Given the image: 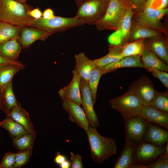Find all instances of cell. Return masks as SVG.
<instances>
[{"instance_id": "obj_36", "label": "cell", "mask_w": 168, "mask_h": 168, "mask_svg": "<svg viewBox=\"0 0 168 168\" xmlns=\"http://www.w3.org/2000/svg\"><path fill=\"white\" fill-rule=\"evenodd\" d=\"M155 77L159 79L164 86L168 89V73L166 72L152 68L146 69Z\"/></svg>"}, {"instance_id": "obj_50", "label": "cell", "mask_w": 168, "mask_h": 168, "mask_svg": "<svg viewBox=\"0 0 168 168\" xmlns=\"http://www.w3.org/2000/svg\"><path fill=\"white\" fill-rule=\"evenodd\" d=\"M16 1L20 2L21 3L25 4L26 3L27 0H14Z\"/></svg>"}, {"instance_id": "obj_28", "label": "cell", "mask_w": 168, "mask_h": 168, "mask_svg": "<svg viewBox=\"0 0 168 168\" xmlns=\"http://www.w3.org/2000/svg\"><path fill=\"white\" fill-rule=\"evenodd\" d=\"M133 14L132 8L130 6L125 10L118 27L115 30L120 36L123 41L129 34Z\"/></svg>"}, {"instance_id": "obj_7", "label": "cell", "mask_w": 168, "mask_h": 168, "mask_svg": "<svg viewBox=\"0 0 168 168\" xmlns=\"http://www.w3.org/2000/svg\"><path fill=\"white\" fill-rule=\"evenodd\" d=\"M128 90L132 92L144 106H151L156 90L151 81L143 76L133 82Z\"/></svg>"}, {"instance_id": "obj_30", "label": "cell", "mask_w": 168, "mask_h": 168, "mask_svg": "<svg viewBox=\"0 0 168 168\" xmlns=\"http://www.w3.org/2000/svg\"><path fill=\"white\" fill-rule=\"evenodd\" d=\"M145 48L143 40H138L122 46L121 54L123 58L130 56H141Z\"/></svg>"}, {"instance_id": "obj_33", "label": "cell", "mask_w": 168, "mask_h": 168, "mask_svg": "<svg viewBox=\"0 0 168 168\" xmlns=\"http://www.w3.org/2000/svg\"><path fill=\"white\" fill-rule=\"evenodd\" d=\"M35 137L27 133L19 137L12 138L14 147L18 151L32 148Z\"/></svg>"}, {"instance_id": "obj_19", "label": "cell", "mask_w": 168, "mask_h": 168, "mask_svg": "<svg viewBox=\"0 0 168 168\" xmlns=\"http://www.w3.org/2000/svg\"><path fill=\"white\" fill-rule=\"evenodd\" d=\"M143 139L152 143L162 146L168 142V132L156 126L152 125L146 131Z\"/></svg>"}, {"instance_id": "obj_47", "label": "cell", "mask_w": 168, "mask_h": 168, "mask_svg": "<svg viewBox=\"0 0 168 168\" xmlns=\"http://www.w3.org/2000/svg\"><path fill=\"white\" fill-rule=\"evenodd\" d=\"M148 165H142L140 164H132L129 168H148Z\"/></svg>"}, {"instance_id": "obj_39", "label": "cell", "mask_w": 168, "mask_h": 168, "mask_svg": "<svg viewBox=\"0 0 168 168\" xmlns=\"http://www.w3.org/2000/svg\"><path fill=\"white\" fill-rule=\"evenodd\" d=\"M168 2V0H149L146 2V6L154 9H162L166 8Z\"/></svg>"}, {"instance_id": "obj_23", "label": "cell", "mask_w": 168, "mask_h": 168, "mask_svg": "<svg viewBox=\"0 0 168 168\" xmlns=\"http://www.w3.org/2000/svg\"><path fill=\"white\" fill-rule=\"evenodd\" d=\"M25 68L24 64H6L0 65V89L2 90L14 75Z\"/></svg>"}, {"instance_id": "obj_4", "label": "cell", "mask_w": 168, "mask_h": 168, "mask_svg": "<svg viewBox=\"0 0 168 168\" xmlns=\"http://www.w3.org/2000/svg\"><path fill=\"white\" fill-rule=\"evenodd\" d=\"M128 0H109L104 14L95 24L99 30H116L126 9L130 7Z\"/></svg>"}, {"instance_id": "obj_32", "label": "cell", "mask_w": 168, "mask_h": 168, "mask_svg": "<svg viewBox=\"0 0 168 168\" xmlns=\"http://www.w3.org/2000/svg\"><path fill=\"white\" fill-rule=\"evenodd\" d=\"M146 48L154 53L160 59L166 64H168V52L167 45L160 40L153 41Z\"/></svg>"}, {"instance_id": "obj_14", "label": "cell", "mask_w": 168, "mask_h": 168, "mask_svg": "<svg viewBox=\"0 0 168 168\" xmlns=\"http://www.w3.org/2000/svg\"><path fill=\"white\" fill-rule=\"evenodd\" d=\"M145 120L168 129V113L152 106L143 105L139 115Z\"/></svg>"}, {"instance_id": "obj_42", "label": "cell", "mask_w": 168, "mask_h": 168, "mask_svg": "<svg viewBox=\"0 0 168 168\" xmlns=\"http://www.w3.org/2000/svg\"><path fill=\"white\" fill-rule=\"evenodd\" d=\"M132 8L139 9L144 4L146 0H128Z\"/></svg>"}, {"instance_id": "obj_45", "label": "cell", "mask_w": 168, "mask_h": 168, "mask_svg": "<svg viewBox=\"0 0 168 168\" xmlns=\"http://www.w3.org/2000/svg\"><path fill=\"white\" fill-rule=\"evenodd\" d=\"M9 63L22 64L23 63L20 61L14 62L7 60L0 55V65Z\"/></svg>"}, {"instance_id": "obj_18", "label": "cell", "mask_w": 168, "mask_h": 168, "mask_svg": "<svg viewBox=\"0 0 168 168\" xmlns=\"http://www.w3.org/2000/svg\"><path fill=\"white\" fill-rule=\"evenodd\" d=\"M141 55L130 56L125 57L116 62L101 67L104 74L123 68H143Z\"/></svg>"}, {"instance_id": "obj_38", "label": "cell", "mask_w": 168, "mask_h": 168, "mask_svg": "<svg viewBox=\"0 0 168 168\" xmlns=\"http://www.w3.org/2000/svg\"><path fill=\"white\" fill-rule=\"evenodd\" d=\"M160 158L154 162L148 165L150 168H168V155L164 153L160 155Z\"/></svg>"}, {"instance_id": "obj_43", "label": "cell", "mask_w": 168, "mask_h": 168, "mask_svg": "<svg viewBox=\"0 0 168 168\" xmlns=\"http://www.w3.org/2000/svg\"><path fill=\"white\" fill-rule=\"evenodd\" d=\"M67 159L66 157L64 155L57 152L54 158L55 162L59 166L63 162Z\"/></svg>"}, {"instance_id": "obj_41", "label": "cell", "mask_w": 168, "mask_h": 168, "mask_svg": "<svg viewBox=\"0 0 168 168\" xmlns=\"http://www.w3.org/2000/svg\"><path fill=\"white\" fill-rule=\"evenodd\" d=\"M28 14L33 19H38L42 17V13L38 7H37L30 10Z\"/></svg>"}, {"instance_id": "obj_27", "label": "cell", "mask_w": 168, "mask_h": 168, "mask_svg": "<svg viewBox=\"0 0 168 168\" xmlns=\"http://www.w3.org/2000/svg\"><path fill=\"white\" fill-rule=\"evenodd\" d=\"M0 126L7 131L11 138H17L29 133L9 116H6L5 119L0 122Z\"/></svg>"}, {"instance_id": "obj_40", "label": "cell", "mask_w": 168, "mask_h": 168, "mask_svg": "<svg viewBox=\"0 0 168 168\" xmlns=\"http://www.w3.org/2000/svg\"><path fill=\"white\" fill-rule=\"evenodd\" d=\"M70 159L71 161L72 168H82L84 167L82 161V157L78 154H74L70 152Z\"/></svg>"}, {"instance_id": "obj_20", "label": "cell", "mask_w": 168, "mask_h": 168, "mask_svg": "<svg viewBox=\"0 0 168 168\" xmlns=\"http://www.w3.org/2000/svg\"><path fill=\"white\" fill-rule=\"evenodd\" d=\"M22 49L17 40L12 39L0 44V55L7 60L18 61V57Z\"/></svg>"}, {"instance_id": "obj_22", "label": "cell", "mask_w": 168, "mask_h": 168, "mask_svg": "<svg viewBox=\"0 0 168 168\" xmlns=\"http://www.w3.org/2000/svg\"><path fill=\"white\" fill-rule=\"evenodd\" d=\"M135 143L126 141L123 150L118 156L113 168H129L132 164L134 163L133 153Z\"/></svg>"}, {"instance_id": "obj_9", "label": "cell", "mask_w": 168, "mask_h": 168, "mask_svg": "<svg viewBox=\"0 0 168 168\" xmlns=\"http://www.w3.org/2000/svg\"><path fill=\"white\" fill-rule=\"evenodd\" d=\"M81 105L90 126L97 128L100 125L96 114L94 110L91 93L88 82L81 78L80 81Z\"/></svg>"}, {"instance_id": "obj_31", "label": "cell", "mask_w": 168, "mask_h": 168, "mask_svg": "<svg viewBox=\"0 0 168 168\" xmlns=\"http://www.w3.org/2000/svg\"><path fill=\"white\" fill-rule=\"evenodd\" d=\"M160 35L159 32L138 23L132 32L131 36L133 40H137L145 38L157 37Z\"/></svg>"}, {"instance_id": "obj_51", "label": "cell", "mask_w": 168, "mask_h": 168, "mask_svg": "<svg viewBox=\"0 0 168 168\" xmlns=\"http://www.w3.org/2000/svg\"><path fill=\"white\" fill-rule=\"evenodd\" d=\"M76 4L84 0H74Z\"/></svg>"}, {"instance_id": "obj_17", "label": "cell", "mask_w": 168, "mask_h": 168, "mask_svg": "<svg viewBox=\"0 0 168 168\" xmlns=\"http://www.w3.org/2000/svg\"><path fill=\"white\" fill-rule=\"evenodd\" d=\"M8 116L21 125L28 133L36 137V133L29 114L21 107L19 103L12 110Z\"/></svg>"}, {"instance_id": "obj_25", "label": "cell", "mask_w": 168, "mask_h": 168, "mask_svg": "<svg viewBox=\"0 0 168 168\" xmlns=\"http://www.w3.org/2000/svg\"><path fill=\"white\" fill-rule=\"evenodd\" d=\"M23 27L0 21V44L13 39L18 40Z\"/></svg>"}, {"instance_id": "obj_15", "label": "cell", "mask_w": 168, "mask_h": 168, "mask_svg": "<svg viewBox=\"0 0 168 168\" xmlns=\"http://www.w3.org/2000/svg\"><path fill=\"white\" fill-rule=\"evenodd\" d=\"M164 151L165 147L144 142L140 144L138 147L135 157L140 161H149L160 156L164 152Z\"/></svg>"}, {"instance_id": "obj_44", "label": "cell", "mask_w": 168, "mask_h": 168, "mask_svg": "<svg viewBox=\"0 0 168 168\" xmlns=\"http://www.w3.org/2000/svg\"><path fill=\"white\" fill-rule=\"evenodd\" d=\"M55 16L53 10L50 8H46L42 13V17L46 19H49L54 17Z\"/></svg>"}, {"instance_id": "obj_37", "label": "cell", "mask_w": 168, "mask_h": 168, "mask_svg": "<svg viewBox=\"0 0 168 168\" xmlns=\"http://www.w3.org/2000/svg\"><path fill=\"white\" fill-rule=\"evenodd\" d=\"M16 153L8 152L4 156L0 164V168H13Z\"/></svg>"}, {"instance_id": "obj_35", "label": "cell", "mask_w": 168, "mask_h": 168, "mask_svg": "<svg viewBox=\"0 0 168 168\" xmlns=\"http://www.w3.org/2000/svg\"><path fill=\"white\" fill-rule=\"evenodd\" d=\"M32 148L18 151L16 153L13 168H20L26 164L32 156Z\"/></svg>"}, {"instance_id": "obj_46", "label": "cell", "mask_w": 168, "mask_h": 168, "mask_svg": "<svg viewBox=\"0 0 168 168\" xmlns=\"http://www.w3.org/2000/svg\"><path fill=\"white\" fill-rule=\"evenodd\" d=\"M59 166L61 168H69L71 167V163L67 159L61 163Z\"/></svg>"}, {"instance_id": "obj_3", "label": "cell", "mask_w": 168, "mask_h": 168, "mask_svg": "<svg viewBox=\"0 0 168 168\" xmlns=\"http://www.w3.org/2000/svg\"><path fill=\"white\" fill-rule=\"evenodd\" d=\"M32 7L14 0H0V21L23 26L25 22L33 18L28 14Z\"/></svg>"}, {"instance_id": "obj_10", "label": "cell", "mask_w": 168, "mask_h": 168, "mask_svg": "<svg viewBox=\"0 0 168 168\" xmlns=\"http://www.w3.org/2000/svg\"><path fill=\"white\" fill-rule=\"evenodd\" d=\"M168 12L167 8L156 10L146 6L138 15V23L159 32H165L161 21L163 17L167 14Z\"/></svg>"}, {"instance_id": "obj_52", "label": "cell", "mask_w": 168, "mask_h": 168, "mask_svg": "<svg viewBox=\"0 0 168 168\" xmlns=\"http://www.w3.org/2000/svg\"><path fill=\"white\" fill-rule=\"evenodd\" d=\"M148 0H147V1H148Z\"/></svg>"}, {"instance_id": "obj_11", "label": "cell", "mask_w": 168, "mask_h": 168, "mask_svg": "<svg viewBox=\"0 0 168 168\" xmlns=\"http://www.w3.org/2000/svg\"><path fill=\"white\" fill-rule=\"evenodd\" d=\"M62 100L63 108L68 113L69 119L86 132L90 125L83 108L70 100Z\"/></svg>"}, {"instance_id": "obj_12", "label": "cell", "mask_w": 168, "mask_h": 168, "mask_svg": "<svg viewBox=\"0 0 168 168\" xmlns=\"http://www.w3.org/2000/svg\"><path fill=\"white\" fill-rule=\"evenodd\" d=\"M72 73V77L70 83L60 89L58 93L62 100H68L80 105L82 103L80 86L81 77L74 69Z\"/></svg>"}, {"instance_id": "obj_6", "label": "cell", "mask_w": 168, "mask_h": 168, "mask_svg": "<svg viewBox=\"0 0 168 168\" xmlns=\"http://www.w3.org/2000/svg\"><path fill=\"white\" fill-rule=\"evenodd\" d=\"M112 108L123 117L139 114L143 105L135 95L128 90L122 95L109 101Z\"/></svg>"}, {"instance_id": "obj_1", "label": "cell", "mask_w": 168, "mask_h": 168, "mask_svg": "<svg viewBox=\"0 0 168 168\" xmlns=\"http://www.w3.org/2000/svg\"><path fill=\"white\" fill-rule=\"evenodd\" d=\"M86 133L91 156L95 162L102 164L117 152L115 140L100 135L97 128L89 126Z\"/></svg>"}, {"instance_id": "obj_21", "label": "cell", "mask_w": 168, "mask_h": 168, "mask_svg": "<svg viewBox=\"0 0 168 168\" xmlns=\"http://www.w3.org/2000/svg\"><path fill=\"white\" fill-rule=\"evenodd\" d=\"M2 92V98L0 109L7 116L19 103L13 91L12 80L10 81L4 87Z\"/></svg>"}, {"instance_id": "obj_26", "label": "cell", "mask_w": 168, "mask_h": 168, "mask_svg": "<svg viewBox=\"0 0 168 168\" xmlns=\"http://www.w3.org/2000/svg\"><path fill=\"white\" fill-rule=\"evenodd\" d=\"M122 46L110 45L108 53L105 56L94 60L96 65L102 67L109 64L116 62L123 58L121 54Z\"/></svg>"}, {"instance_id": "obj_29", "label": "cell", "mask_w": 168, "mask_h": 168, "mask_svg": "<svg viewBox=\"0 0 168 168\" xmlns=\"http://www.w3.org/2000/svg\"><path fill=\"white\" fill-rule=\"evenodd\" d=\"M104 74L102 68L96 65L92 71L89 76L88 84L94 105L96 103L97 88L100 79Z\"/></svg>"}, {"instance_id": "obj_34", "label": "cell", "mask_w": 168, "mask_h": 168, "mask_svg": "<svg viewBox=\"0 0 168 168\" xmlns=\"http://www.w3.org/2000/svg\"><path fill=\"white\" fill-rule=\"evenodd\" d=\"M152 106L159 110L168 113V91H156Z\"/></svg>"}, {"instance_id": "obj_8", "label": "cell", "mask_w": 168, "mask_h": 168, "mask_svg": "<svg viewBox=\"0 0 168 168\" xmlns=\"http://www.w3.org/2000/svg\"><path fill=\"white\" fill-rule=\"evenodd\" d=\"M125 121L126 141L136 143L141 141L146 131L147 124L140 116L123 117Z\"/></svg>"}, {"instance_id": "obj_49", "label": "cell", "mask_w": 168, "mask_h": 168, "mask_svg": "<svg viewBox=\"0 0 168 168\" xmlns=\"http://www.w3.org/2000/svg\"><path fill=\"white\" fill-rule=\"evenodd\" d=\"M2 91L0 89V108L1 106V104L2 100Z\"/></svg>"}, {"instance_id": "obj_48", "label": "cell", "mask_w": 168, "mask_h": 168, "mask_svg": "<svg viewBox=\"0 0 168 168\" xmlns=\"http://www.w3.org/2000/svg\"><path fill=\"white\" fill-rule=\"evenodd\" d=\"M165 147V151L164 153L166 155H168V142L166 143Z\"/></svg>"}, {"instance_id": "obj_24", "label": "cell", "mask_w": 168, "mask_h": 168, "mask_svg": "<svg viewBox=\"0 0 168 168\" xmlns=\"http://www.w3.org/2000/svg\"><path fill=\"white\" fill-rule=\"evenodd\" d=\"M141 56L143 68L145 69L152 68L166 72L168 71L167 64L148 49L145 48Z\"/></svg>"}, {"instance_id": "obj_5", "label": "cell", "mask_w": 168, "mask_h": 168, "mask_svg": "<svg viewBox=\"0 0 168 168\" xmlns=\"http://www.w3.org/2000/svg\"><path fill=\"white\" fill-rule=\"evenodd\" d=\"M109 0H84L76 4L75 16L83 20L86 24L95 25L103 16Z\"/></svg>"}, {"instance_id": "obj_16", "label": "cell", "mask_w": 168, "mask_h": 168, "mask_svg": "<svg viewBox=\"0 0 168 168\" xmlns=\"http://www.w3.org/2000/svg\"><path fill=\"white\" fill-rule=\"evenodd\" d=\"M74 57L75 62L74 69L81 78L88 82L91 73L96 65L94 60L89 59L83 52L75 54Z\"/></svg>"}, {"instance_id": "obj_13", "label": "cell", "mask_w": 168, "mask_h": 168, "mask_svg": "<svg viewBox=\"0 0 168 168\" xmlns=\"http://www.w3.org/2000/svg\"><path fill=\"white\" fill-rule=\"evenodd\" d=\"M52 34L45 30L32 26H23L18 40L22 48H28L37 40L44 41Z\"/></svg>"}, {"instance_id": "obj_2", "label": "cell", "mask_w": 168, "mask_h": 168, "mask_svg": "<svg viewBox=\"0 0 168 168\" xmlns=\"http://www.w3.org/2000/svg\"><path fill=\"white\" fill-rule=\"evenodd\" d=\"M85 24L83 20L76 16L66 17L55 16L49 19L43 17L38 19L32 18L25 22L23 26L35 27L53 34Z\"/></svg>"}]
</instances>
